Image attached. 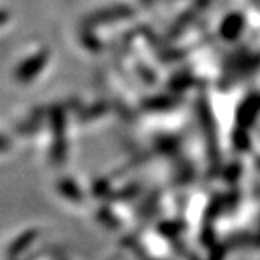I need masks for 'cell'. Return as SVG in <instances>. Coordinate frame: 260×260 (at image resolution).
<instances>
[{
	"label": "cell",
	"instance_id": "cell-2",
	"mask_svg": "<svg viewBox=\"0 0 260 260\" xmlns=\"http://www.w3.org/2000/svg\"><path fill=\"white\" fill-rule=\"evenodd\" d=\"M47 61H49V53L46 50H41L38 53L31 55L30 58H27L25 61H22L16 68L14 80L17 83H28V82L35 80L43 72Z\"/></svg>",
	"mask_w": 260,
	"mask_h": 260
},
{
	"label": "cell",
	"instance_id": "cell-4",
	"mask_svg": "<svg viewBox=\"0 0 260 260\" xmlns=\"http://www.w3.org/2000/svg\"><path fill=\"white\" fill-rule=\"evenodd\" d=\"M10 144H11V141H10L8 137L0 135V152H5L8 147H10Z\"/></svg>",
	"mask_w": 260,
	"mask_h": 260
},
{
	"label": "cell",
	"instance_id": "cell-1",
	"mask_svg": "<svg viewBox=\"0 0 260 260\" xmlns=\"http://www.w3.org/2000/svg\"><path fill=\"white\" fill-rule=\"evenodd\" d=\"M66 124H64V115L58 108L52 113V151H50V160L55 165H63L68 154L66 146Z\"/></svg>",
	"mask_w": 260,
	"mask_h": 260
},
{
	"label": "cell",
	"instance_id": "cell-3",
	"mask_svg": "<svg viewBox=\"0 0 260 260\" xmlns=\"http://www.w3.org/2000/svg\"><path fill=\"white\" fill-rule=\"evenodd\" d=\"M36 238V232L33 231V232H27L25 235H22V237H19L17 238L14 243L11 245V248H10V252H8V255L13 258V257H16V255H19L21 252H24L25 249H27V246L30 245V243H33V240Z\"/></svg>",
	"mask_w": 260,
	"mask_h": 260
}]
</instances>
